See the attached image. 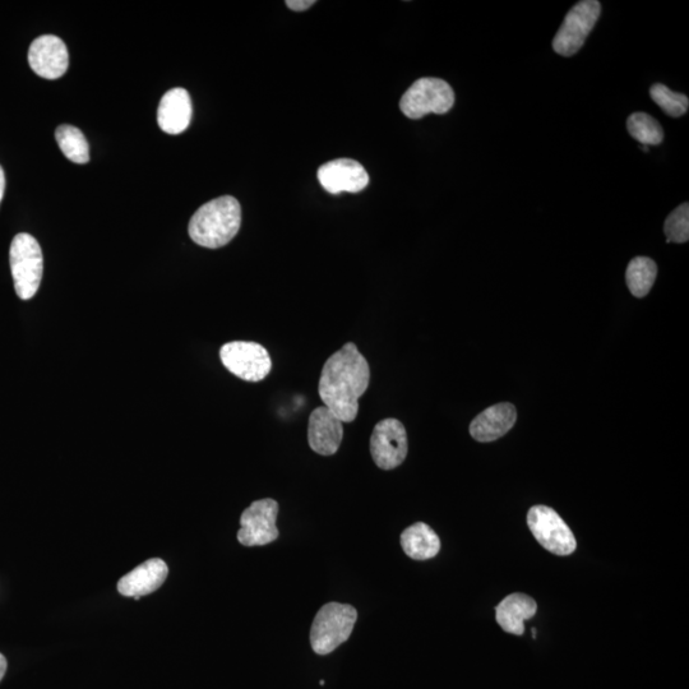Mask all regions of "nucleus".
Wrapping results in <instances>:
<instances>
[{
	"label": "nucleus",
	"instance_id": "20",
	"mask_svg": "<svg viewBox=\"0 0 689 689\" xmlns=\"http://www.w3.org/2000/svg\"><path fill=\"white\" fill-rule=\"evenodd\" d=\"M57 140L63 155L76 164H87L90 161V146L85 134L80 129L63 124L55 131Z\"/></svg>",
	"mask_w": 689,
	"mask_h": 689
},
{
	"label": "nucleus",
	"instance_id": "8",
	"mask_svg": "<svg viewBox=\"0 0 689 689\" xmlns=\"http://www.w3.org/2000/svg\"><path fill=\"white\" fill-rule=\"evenodd\" d=\"M601 13V6L596 0H584L577 3L568 12L553 40V49L562 57H572L585 44L587 36L594 30Z\"/></svg>",
	"mask_w": 689,
	"mask_h": 689
},
{
	"label": "nucleus",
	"instance_id": "26",
	"mask_svg": "<svg viewBox=\"0 0 689 689\" xmlns=\"http://www.w3.org/2000/svg\"><path fill=\"white\" fill-rule=\"evenodd\" d=\"M7 672V659L0 654V681H2L4 674Z\"/></svg>",
	"mask_w": 689,
	"mask_h": 689
},
{
	"label": "nucleus",
	"instance_id": "17",
	"mask_svg": "<svg viewBox=\"0 0 689 689\" xmlns=\"http://www.w3.org/2000/svg\"><path fill=\"white\" fill-rule=\"evenodd\" d=\"M536 601L525 594H511L501 601L496 609V618L502 630L512 635L522 636L525 632V621L536 614Z\"/></svg>",
	"mask_w": 689,
	"mask_h": 689
},
{
	"label": "nucleus",
	"instance_id": "11",
	"mask_svg": "<svg viewBox=\"0 0 689 689\" xmlns=\"http://www.w3.org/2000/svg\"><path fill=\"white\" fill-rule=\"evenodd\" d=\"M29 64L32 71L39 77L45 80H58L68 71L67 45L58 36H40L32 41L30 46Z\"/></svg>",
	"mask_w": 689,
	"mask_h": 689
},
{
	"label": "nucleus",
	"instance_id": "21",
	"mask_svg": "<svg viewBox=\"0 0 689 689\" xmlns=\"http://www.w3.org/2000/svg\"><path fill=\"white\" fill-rule=\"evenodd\" d=\"M628 132L642 146H658L664 141V131L658 120L649 114L635 113L627 120Z\"/></svg>",
	"mask_w": 689,
	"mask_h": 689
},
{
	"label": "nucleus",
	"instance_id": "27",
	"mask_svg": "<svg viewBox=\"0 0 689 689\" xmlns=\"http://www.w3.org/2000/svg\"><path fill=\"white\" fill-rule=\"evenodd\" d=\"M641 149L645 152H649V146H642Z\"/></svg>",
	"mask_w": 689,
	"mask_h": 689
},
{
	"label": "nucleus",
	"instance_id": "3",
	"mask_svg": "<svg viewBox=\"0 0 689 689\" xmlns=\"http://www.w3.org/2000/svg\"><path fill=\"white\" fill-rule=\"evenodd\" d=\"M358 612L350 604L328 603L314 618L311 628L312 649L318 655H328L349 640Z\"/></svg>",
	"mask_w": 689,
	"mask_h": 689
},
{
	"label": "nucleus",
	"instance_id": "6",
	"mask_svg": "<svg viewBox=\"0 0 689 689\" xmlns=\"http://www.w3.org/2000/svg\"><path fill=\"white\" fill-rule=\"evenodd\" d=\"M220 359L231 374L245 382H261L272 369L270 354L257 342H228L220 350Z\"/></svg>",
	"mask_w": 689,
	"mask_h": 689
},
{
	"label": "nucleus",
	"instance_id": "14",
	"mask_svg": "<svg viewBox=\"0 0 689 689\" xmlns=\"http://www.w3.org/2000/svg\"><path fill=\"white\" fill-rule=\"evenodd\" d=\"M168 575L169 568L163 559L152 558L120 578L118 591L124 596L140 600L142 596L159 590Z\"/></svg>",
	"mask_w": 689,
	"mask_h": 689
},
{
	"label": "nucleus",
	"instance_id": "9",
	"mask_svg": "<svg viewBox=\"0 0 689 689\" xmlns=\"http://www.w3.org/2000/svg\"><path fill=\"white\" fill-rule=\"evenodd\" d=\"M279 503L271 498L253 502L240 517L239 543L244 547H263L279 538L276 521Z\"/></svg>",
	"mask_w": 689,
	"mask_h": 689
},
{
	"label": "nucleus",
	"instance_id": "19",
	"mask_svg": "<svg viewBox=\"0 0 689 689\" xmlns=\"http://www.w3.org/2000/svg\"><path fill=\"white\" fill-rule=\"evenodd\" d=\"M656 275H658V267L650 258H633L626 272L628 289L636 298H644L654 286Z\"/></svg>",
	"mask_w": 689,
	"mask_h": 689
},
{
	"label": "nucleus",
	"instance_id": "22",
	"mask_svg": "<svg viewBox=\"0 0 689 689\" xmlns=\"http://www.w3.org/2000/svg\"><path fill=\"white\" fill-rule=\"evenodd\" d=\"M650 95L654 103L658 104L669 117L679 118L688 112V97L668 89L667 86L656 83L651 87Z\"/></svg>",
	"mask_w": 689,
	"mask_h": 689
},
{
	"label": "nucleus",
	"instance_id": "16",
	"mask_svg": "<svg viewBox=\"0 0 689 689\" xmlns=\"http://www.w3.org/2000/svg\"><path fill=\"white\" fill-rule=\"evenodd\" d=\"M516 420L517 410L512 404L503 402L490 406L471 422V437L483 443L497 441L510 432Z\"/></svg>",
	"mask_w": 689,
	"mask_h": 689
},
{
	"label": "nucleus",
	"instance_id": "5",
	"mask_svg": "<svg viewBox=\"0 0 689 689\" xmlns=\"http://www.w3.org/2000/svg\"><path fill=\"white\" fill-rule=\"evenodd\" d=\"M455 104V92L439 78H420L405 92L400 101L401 112L409 119H422L428 114H446Z\"/></svg>",
	"mask_w": 689,
	"mask_h": 689
},
{
	"label": "nucleus",
	"instance_id": "15",
	"mask_svg": "<svg viewBox=\"0 0 689 689\" xmlns=\"http://www.w3.org/2000/svg\"><path fill=\"white\" fill-rule=\"evenodd\" d=\"M192 100L188 91L177 89L166 92L157 109V124L161 131L177 136L183 133L192 122Z\"/></svg>",
	"mask_w": 689,
	"mask_h": 689
},
{
	"label": "nucleus",
	"instance_id": "1",
	"mask_svg": "<svg viewBox=\"0 0 689 689\" xmlns=\"http://www.w3.org/2000/svg\"><path fill=\"white\" fill-rule=\"evenodd\" d=\"M371 382V368L358 346L348 342L323 365L319 379V397L342 423L354 422L359 413V399Z\"/></svg>",
	"mask_w": 689,
	"mask_h": 689
},
{
	"label": "nucleus",
	"instance_id": "12",
	"mask_svg": "<svg viewBox=\"0 0 689 689\" xmlns=\"http://www.w3.org/2000/svg\"><path fill=\"white\" fill-rule=\"evenodd\" d=\"M318 180L331 194L358 193L368 187L369 175L358 161L339 159L322 165L318 170Z\"/></svg>",
	"mask_w": 689,
	"mask_h": 689
},
{
	"label": "nucleus",
	"instance_id": "7",
	"mask_svg": "<svg viewBox=\"0 0 689 689\" xmlns=\"http://www.w3.org/2000/svg\"><path fill=\"white\" fill-rule=\"evenodd\" d=\"M527 525L541 547L557 556H570L577 543L570 527L552 508L535 506L527 513Z\"/></svg>",
	"mask_w": 689,
	"mask_h": 689
},
{
	"label": "nucleus",
	"instance_id": "28",
	"mask_svg": "<svg viewBox=\"0 0 689 689\" xmlns=\"http://www.w3.org/2000/svg\"><path fill=\"white\" fill-rule=\"evenodd\" d=\"M533 637L536 638V628L533 630Z\"/></svg>",
	"mask_w": 689,
	"mask_h": 689
},
{
	"label": "nucleus",
	"instance_id": "13",
	"mask_svg": "<svg viewBox=\"0 0 689 689\" xmlns=\"http://www.w3.org/2000/svg\"><path fill=\"white\" fill-rule=\"evenodd\" d=\"M344 438V423L326 406H319L309 416L308 442L321 456L335 455Z\"/></svg>",
	"mask_w": 689,
	"mask_h": 689
},
{
	"label": "nucleus",
	"instance_id": "10",
	"mask_svg": "<svg viewBox=\"0 0 689 689\" xmlns=\"http://www.w3.org/2000/svg\"><path fill=\"white\" fill-rule=\"evenodd\" d=\"M408 451V434L400 420L388 418L374 427L371 453L379 469H396L405 461Z\"/></svg>",
	"mask_w": 689,
	"mask_h": 689
},
{
	"label": "nucleus",
	"instance_id": "4",
	"mask_svg": "<svg viewBox=\"0 0 689 689\" xmlns=\"http://www.w3.org/2000/svg\"><path fill=\"white\" fill-rule=\"evenodd\" d=\"M9 263L18 297L22 300L34 298L44 272L43 251L38 240L26 233L16 235L9 249Z\"/></svg>",
	"mask_w": 689,
	"mask_h": 689
},
{
	"label": "nucleus",
	"instance_id": "23",
	"mask_svg": "<svg viewBox=\"0 0 689 689\" xmlns=\"http://www.w3.org/2000/svg\"><path fill=\"white\" fill-rule=\"evenodd\" d=\"M664 233L668 243H687L689 239V206L688 203L675 208L664 224Z\"/></svg>",
	"mask_w": 689,
	"mask_h": 689
},
{
	"label": "nucleus",
	"instance_id": "24",
	"mask_svg": "<svg viewBox=\"0 0 689 689\" xmlns=\"http://www.w3.org/2000/svg\"><path fill=\"white\" fill-rule=\"evenodd\" d=\"M286 6L293 11L303 12L305 9L311 8L313 4H316L314 0H286Z\"/></svg>",
	"mask_w": 689,
	"mask_h": 689
},
{
	"label": "nucleus",
	"instance_id": "25",
	"mask_svg": "<svg viewBox=\"0 0 689 689\" xmlns=\"http://www.w3.org/2000/svg\"><path fill=\"white\" fill-rule=\"evenodd\" d=\"M4 192H6V174L2 166H0V203H2Z\"/></svg>",
	"mask_w": 689,
	"mask_h": 689
},
{
	"label": "nucleus",
	"instance_id": "18",
	"mask_svg": "<svg viewBox=\"0 0 689 689\" xmlns=\"http://www.w3.org/2000/svg\"><path fill=\"white\" fill-rule=\"evenodd\" d=\"M400 543L406 556L414 561H428L437 557L441 550V540L432 529L424 522H416L401 534Z\"/></svg>",
	"mask_w": 689,
	"mask_h": 689
},
{
	"label": "nucleus",
	"instance_id": "2",
	"mask_svg": "<svg viewBox=\"0 0 689 689\" xmlns=\"http://www.w3.org/2000/svg\"><path fill=\"white\" fill-rule=\"evenodd\" d=\"M242 225V207L234 197L224 196L198 208L189 221L188 233L201 247H225L237 237Z\"/></svg>",
	"mask_w": 689,
	"mask_h": 689
}]
</instances>
